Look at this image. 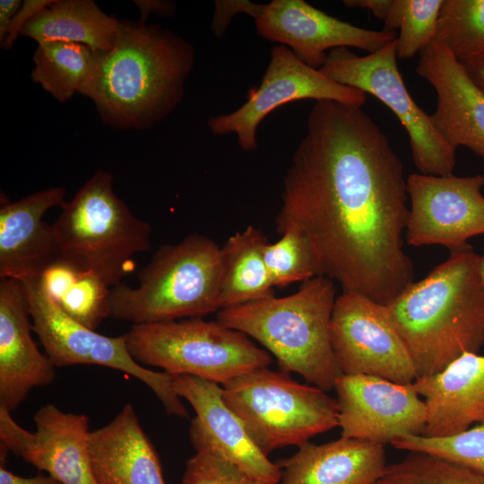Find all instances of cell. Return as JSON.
<instances>
[{"label": "cell", "mask_w": 484, "mask_h": 484, "mask_svg": "<svg viewBox=\"0 0 484 484\" xmlns=\"http://www.w3.org/2000/svg\"><path fill=\"white\" fill-rule=\"evenodd\" d=\"M60 208L52 224L56 259L96 273L110 288L134 270V255L151 249V225L115 194L110 173L98 169Z\"/></svg>", "instance_id": "obj_6"}, {"label": "cell", "mask_w": 484, "mask_h": 484, "mask_svg": "<svg viewBox=\"0 0 484 484\" xmlns=\"http://www.w3.org/2000/svg\"><path fill=\"white\" fill-rule=\"evenodd\" d=\"M33 419L37 430L30 433L0 407L1 446L62 484H97L89 454V418L48 403Z\"/></svg>", "instance_id": "obj_16"}, {"label": "cell", "mask_w": 484, "mask_h": 484, "mask_svg": "<svg viewBox=\"0 0 484 484\" xmlns=\"http://www.w3.org/2000/svg\"><path fill=\"white\" fill-rule=\"evenodd\" d=\"M88 445L97 484H165L156 450L131 403L91 431Z\"/></svg>", "instance_id": "obj_22"}, {"label": "cell", "mask_w": 484, "mask_h": 484, "mask_svg": "<svg viewBox=\"0 0 484 484\" xmlns=\"http://www.w3.org/2000/svg\"><path fill=\"white\" fill-rule=\"evenodd\" d=\"M472 250L451 253L385 305L417 377L442 371L484 344V283Z\"/></svg>", "instance_id": "obj_3"}, {"label": "cell", "mask_w": 484, "mask_h": 484, "mask_svg": "<svg viewBox=\"0 0 484 484\" xmlns=\"http://www.w3.org/2000/svg\"><path fill=\"white\" fill-rule=\"evenodd\" d=\"M277 463L279 484H374L387 466L384 445L343 437L320 445L306 442Z\"/></svg>", "instance_id": "obj_23"}, {"label": "cell", "mask_w": 484, "mask_h": 484, "mask_svg": "<svg viewBox=\"0 0 484 484\" xmlns=\"http://www.w3.org/2000/svg\"><path fill=\"white\" fill-rule=\"evenodd\" d=\"M216 11L213 16L212 30L220 37L223 35L231 17L238 13H245L254 16L257 4L249 1H216Z\"/></svg>", "instance_id": "obj_35"}, {"label": "cell", "mask_w": 484, "mask_h": 484, "mask_svg": "<svg viewBox=\"0 0 484 484\" xmlns=\"http://www.w3.org/2000/svg\"><path fill=\"white\" fill-rule=\"evenodd\" d=\"M22 2L19 0H1L0 1V41L4 42L7 36L10 23L16 14Z\"/></svg>", "instance_id": "obj_38"}, {"label": "cell", "mask_w": 484, "mask_h": 484, "mask_svg": "<svg viewBox=\"0 0 484 484\" xmlns=\"http://www.w3.org/2000/svg\"><path fill=\"white\" fill-rule=\"evenodd\" d=\"M132 357L170 375H190L224 385L268 367L270 353L245 333L201 317L133 324L125 333Z\"/></svg>", "instance_id": "obj_7"}, {"label": "cell", "mask_w": 484, "mask_h": 484, "mask_svg": "<svg viewBox=\"0 0 484 484\" xmlns=\"http://www.w3.org/2000/svg\"><path fill=\"white\" fill-rule=\"evenodd\" d=\"M333 351L341 375H368L411 385L417 374L385 306L353 291L337 296L331 316Z\"/></svg>", "instance_id": "obj_11"}, {"label": "cell", "mask_w": 484, "mask_h": 484, "mask_svg": "<svg viewBox=\"0 0 484 484\" xmlns=\"http://www.w3.org/2000/svg\"><path fill=\"white\" fill-rule=\"evenodd\" d=\"M139 7L141 8L143 19L144 15H148L151 12H159L161 13H169L170 11V4L167 2L161 1H141L136 2Z\"/></svg>", "instance_id": "obj_40"}, {"label": "cell", "mask_w": 484, "mask_h": 484, "mask_svg": "<svg viewBox=\"0 0 484 484\" xmlns=\"http://www.w3.org/2000/svg\"><path fill=\"white\" fill-rule=\"evenodd\" d=\"M443 1L391 0L383 30H400L396 39L397 58H412L435 40Z\"/></svg>", "instance_id": "obj_28"}, {"label": "cell", "mask_w": 484, "mask_h": 484, "mask_svg": "<svg viewBox=\"0 0 484 484\" xmlns=\"http://www.w3.org/2000/svg\"><path fill=\"white\" fill-rule=\"evenodd\" d=\"M96 50L82 44L46 41L38 43L31 80L63 103L84 86Z\"/></svg>", "instance_id": "obj_27"}, {"label": "cell", "mask_w": 484, "mask_h": 484, "mask_svg": "<svg viewBox=\"0 0 484 484\" xmlns=\"http://www.w3.org/2000/svg\"><path fill=\"white\" fill-rule=\"evenodd\" d=\"M62 186L37 191L18 201L0 199V278L39 279L56 259L54 228L43 217L65 200Z\"/></svg>", "instance_id": "obj_20"}, {"label": "cell", "mask_w": 484, "mask_h": 484, "mask_svg": "<svg viewBox=\"0 0 484 484\" xmlns=\"http://www.w3.org/2000/svg\"><path fill=\"white\" fill-rule=\"evenodd\" d=\"M171 378L176 393L196 413L189 428L194 449L211 448L250 476L270 484L280 483L281 467L262 453L238 417L226 405L221 386L190 375Z\"/></svg>", "instance_id": "obj_17"}, {"label": "cell", "mask_w": 484, "mask_h": 484, "mask_svg": "<svg viewBox=\"0 0 484 484\" xmlns=\"http://www.w3.org/2000/svg\"><path fill=\"white\" fill-rule=\"evenodd\" d=\"M39 279L57 307L84 326L96 330L110 317L111 288L96 273L56 259Z\"/></svg>", "instance_id": "obj_26"}, {"label": "cell", "mask_w": 484, "mask_h": 484, "mask_svg": "<svg viewBox=\"0 0 484 484\" xmlns=\"http://www.w3.org/2000/svg\"><path fill=\"white\" fill-rule=\"evenodd\" d=\"M22 282V281H21ZM32 330L56 367L98 365L120 370L146 385L166 412L187 419L188 412L173 388L171 376L139 364L129 352L125 335L107 336L67 315L46 292L40 279L22 282Z\"/></svg>", "instance_id": "obj_10"}, {"label": "cell", "mask_w": 484, "mask_h": 484, "mask_svg": "<svg viewBox=\"0 0 484 484\" xmlns=\"http://www.w3.org/2000/svg\"><path fill=\"white\" fill-rule=\"evenodd\" d=\"M307 99L363 107L367 94L335 82L303 63L288 47L276 45L260 86L250 91L239 108L211 117L208 127L215 135L236 134L239 147L252 151L257 148V128L267 115L282 105Z\"/></svg>", "instance_id": "obj_12"}, {"label": "cell", "mask_w": 484, "mask_h": 484, "mask_svg": "<svg viewBox=\"0 0 484 484\" xmlns=\"http://www.w3.org/2000/svg\"><path fill=\"white\" fill-rule=\"evenodd\" d=\"M319 70L335 82L375 96L392 110L408 134L412 160L421 174L453 175L456 150L406 88L397 65L396 39L364 56L348 48H333Z\"/></svg>", "instance_id": "obj_9"}, {"label": "cell", "mask_w": 484, "mask_h": 484, "mask_svg": "<svg viewBox=\"0 0 484 484\" xmlns=\"http://www.w3.org/2000/svg\"><path fill=\"white\" fill-rule=\"evenodd\" d=\"M342 4L349 8H361L370 11L377 19L384 20L391 0H344Z\"/></svg>", "instance_id": "obj_37"}, {"label": "cell", "mask_w": 484, "mask_h": 484, "mask_svg": "<svg viewBox=\"0 0 484 484\" xmlns=\"http://www.w3.org/2000/svg\"><path fill=\"white\" fill-rule=\"evenodd\" d=\"M484 176L407 177L411 200L405 238L409 245H441L451 253L472 250L468 239L484 234Z\"/></svg>", "instance_id": "obj_13"}, {"label": "cell", "mask_w": 484, "mask_h": 484, "mask_svg": "<svg viewBox=\"0 0 484 484\" xmlns=\"http://www.w3.org/2000/svg\"><path fill=\"white\" fill-rule=\"evenodd\" d=\"M374 484H484V474L428 454L410 452L387 465Z\"/></svg>", "instance_id": "obj_30"}, {"label": "cell", "mask_w": 484, "mask_h": 484, "mask_svg": "<svg viewBox=\"0 0 484 484\" xmlns=\"http://www.w3.org/2000/svg\"><path fill=\"white\" fill-rule=\"evenodd\" d=\"M54 1L48 0H26L13 16L7 32V36L1 44L4 48L13 47L19 34L23 28L41 11L50 5Z\"/></svg>", "instance_id": "obj_34"}, {"label": "cell", "mask_w": 484, "mask_h": 484, "mask_svg": "<svg viewBox=\"0 0 484 484\" xmlns=\"http://www.w3.org/2000/svg\"><path fill=\"white\" fill-rule=\"evenodd\" d=\"M186 462L181 484H270L257 480L208 447H199Z\"/></svg>", "instance_id": "obj_33"}, {"label": "cell", "mask_w": 484, "mask_h": 484, "mask_svg": "<svg viewBox=\"0 0 484 484\" xmlns=\"http://www.w3.org/2000/svg\"><path fill=\"white\" fill-rule=\"evenodd\" d=\"M412 386L427 410L422 436H447L484 423V355L465 352L442 371Z\"/></svg>", "instance_id": "obj_21"}, {"label": "cell", "mask_w": 484, "mask_h": 484, "mask_svg": "<svg viewBox=\"0 0 484 484\" xmlns=\"http://www.w3.org/2000/svg\"><path fill=\"white\" fill-rule=\"evenodd\" d=\"M194 63V48L172 31L120 22L113 47L96 50L80 93L94 101L109 124L148 127L182 101Z\"/></svg>", "instance_id": "obj_2"}, {"label": "cell", "mask_w": 484, "mask_h": 484, "mask_svg": "<svg viewBox=\"0 0 484 484\" xmlns=\"http://www.w3.org/2000/svg\"><path fill=\"white\" fill-rule=\"evenodd\" d=\"M267 243L261 229L249 225L230 236L220 247V309L274 296L264 258Z\"/></svg>", "instance_id": "obj_25"}, {"label": "cell", "mask_w": 484, "mask_h": 484, "mask_svg": "<svg viewBox=\"0 0 484 484\" xmlns=\"http://www.w3.org/2000/svg\"><path fill=\"white\" fill-rule=\"evenodd\" d=\"M435 40L459 62L484 56V0H444Z\"/></svg>", "instance_id": "obj_29"}, {"label": "cell", "mask_w": 484, "mask_h": 484, "mask_svg": "<svg viewBox=\"0 0 484 484\" xmlns=\"http://www.w3.org/2000/svg\"><path fill=\"white\" fill-rule=\"evenodd\" d=\"M391 445L401 450L428 454L484 474V423L447 436L411 435Z\"/></svg>", "instance_id": "obj_32"}, {"label": "cell", "mask_w": 484, "mask_h": 484, "mask_svg": "<svg viewBox=\"0 0 484 484\" xmlns=\"http://www.w3.org/2000/svg\"><path fill=\"white\" fill-rule=\"evenodd\" d=\"M264 263L273 287L284 288L318 276L315 258L307 238L297 229L281 233L264 249Z\"/></svg>", "instance_id": "obj_31"}, {"label": "cell", "mask_w": 484, "mask_h": 484, "mask_svg": "<svg viewBox=\"0 0 484 484\" xmlns=\"http://www.w3.org/2000/svg\"><path fill=\"white\" fill-rule=\"evenodd\" d=\"M333 281L315 276L295 293L222 308L217 321L257 341L286 373L295 372L324 390L341 375L333 351Z\"/></svg>", "instance_id": "obj_4"}, {"label": "cell", "mask_w": 484, "mask_h": 484, "mask_svg": "<svg viewBox=\"0 0 484 484\" xmlns=\"http://www.w3.org/2000/svg\"><path fill=\"white\" fill-rule=\"evenodd\" d=\"M29 302L22 282L0 281V407L16 410L36 387L50 385L56 367L31 336Z\"/></svg>", "instance_id": "obj_19"}, {"label": "cell", "mask_w": 484, "mask_h": 484, "mask_svg": "<svg viewBox=\"0 0 484 484\" xmlns=\"http://www.w3.org/2000/svg\"><path fill=\"white\" fill-rule=\"evenodd\" d=\"M120 22L103 13L91 0L54 1L22 30L38 43L63 41L109 50L117 39Z\"/></svg>", "instance_id": "obj_24"}, {"label": "cell", "mask_w": 484, "mask_h": 484, "mask_svg": "<svg viewBox=\"0 0 484 484\" xmlns=\"http://www.w3.org/2000/svg\"><path fill=\"white\" fill-rule=\"evenodd\" d=\"M226 405L238 417L265 455L298 447L339 426L337 399L293 380L286 372L255 369L222 385Z\"/></svg>", "instance_id": "obj_8"}, {"label": "cell", "mask_w": 484, "mask_h": 484, "mask_svg": "<svg viewBox=\"0 0 484 484\" xmlns=\"http://www.w3.org/2000/svg\"><path fill=\"white\" fill-rule=\"evenodd\" d=\"M0 484H62L48 474L41 471L34 477H22L7 470L4 464H0Z\"/></svg>", "instance_id": "obj_36"}, {"label": "cell", "mask_w": 484, "mask_h": 484, "mask_svg": "<svg viewBox=\"0 0 484 484\" xmlns=\"http://www.w3.org/2000/svg\"><path fill=\"white\" fill-rule=\"evenodd\" d=\"M416 73L436 94L435 126L456 150L464 146L484 158V92L463 65L440 42L434 40L419 53Z\"/></svg>", "instance_id": "obj_18"}, {"label": "cell", "mask_w": 484, "mask_h": 484, "mask_svg": "<svg viewBox=\"0 0 484 484\" xmlns=\"http://www.w3.org/2000/svg\"><path fill=\"white\" fill-rule=\"evenodd\" d=\"M407 198L403 164L363 107L319 100L284 175L276 230L307 238L318 276L385 306L414 279Z\"/></svg>", "instance_id": "obj_1"}, {"label": "cell", "mask_w": 484, "mask_h": 484, "mask_svg": "<svg viewBox=\"0 0 484 484\" xmlns=\"http://www.w3.org/2000/svg\"><path fill=\"white\" fill-rule=\"evenodd\" d=\"M469 77L484 92V56L461 62Z\"/></svg>", "instance_id": "obj_39"}, {"label": "cell", "mask_w": 484, "mask_h": 484, "mask_svg": "<svg viewBox=\"0 0 484 484\" xmlns=\"http://www.w3.org/2000/svg\"><path fill=\"white\" fill-rule=\"evenodd\" d=\"M334 389L343 438L385 445L424 432L426 405L412 384L368 375H341Z\"/></svg>", "instance_id": "obj_14"}, {"label": "cell", "mask_w": 484, "mask_h": 484, "mask_svg": "<svg viewBox=\"0 0 484 484\" xmlns=\"http://www.w3.org/2000/svg\"><path fill=\"white\" fill-rule=\"evenodd\" d=\"M137 279V287L121 282L111 288L110 317L142 324L219 311L220 247L204 235L191 234L160 246Z\"/></svg>", "instance_id": "obj_5"}, {"label": "cell", "mask_w": 484, "mask_h": 484, "mask_svg": "<svg viewBox=\"0 0 484 484\" xmlns=\"http://www.w3.org/2000/svg\"><path fill=\"white\" fill-rule=\"evenodd\" d=\"M255 30L264 39L288 47L303 63L320 69L337 48L372 54L397 39V33L371 30L331 16L303 0H272L258 4Z\"/></svg>", "instance_id": "obj_15"}, {"label": "cell", "mask_w": 484, "mask_h": 484, "mask_svg": "<svg viewBox=\"0 0 484 484\" xmlns=\"http://www.w3.org/2000/svg\"><path fill=\"white\" fill-rule=\"evenodd\" d=\"M478 271L482 282L484 283V256L479 257Z\"/></svg>", "instance_id": "obj_41"}]
</instances>
